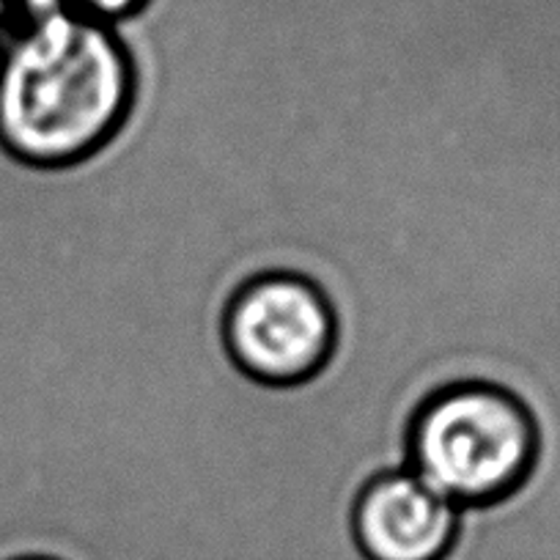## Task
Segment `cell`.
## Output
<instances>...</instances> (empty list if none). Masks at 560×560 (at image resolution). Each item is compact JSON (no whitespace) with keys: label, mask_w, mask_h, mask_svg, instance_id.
<instances>
[{"label":"cell","mask_w":560,"mask_h":560,"mask_svg":"<svg viewBox=\"0 0 560 560\" xmlns=\"http://www.w3.org/2000/svg\"><path fill=\"white\" fill-rule=\"evenodd\" d=\"M135 94L116 25L61 9L0 39V147L20 163H85L127 127Z\"/></svg>","instance_id":"6da1fadb"},{"label":"cell","mask_w":560,"mask_h":560,"mask_svg":"<svg viewBox=\"0 0 560 560\" xmlns=\"http://www.w3.org/2000/svg\"><path fill=\"white\" fill-rule=\"evenodd\" d=\"M547 440L536 409L492 380H456L415 407L404 467L459 511L520 498L541 472Z\"/></svg>","instance_id":"7a4b0ae2"},{"label":"cell","mask_w":560,"mask_h":560,"mask_svg":"<svg viewBox=\"0 0 560 560\" xmlns=\"http://www.w3.org/2000/svg\"><path fill=\"white\" fill-rule=\"evenodd\" d=\"M338 314L308 275L269 269L234 289L220 336L234 369L267 387L311 382L338 349Z\"/></svg>","instance_id":"3957f363"},{"label":"cell","mask_w":560,"mask_h":560,"mask_svg":"<svg viewBox=\"0 0 560 560\" xmlns=\"http://www.w3.org/2000/svg\"><path fill=\"white\" fill-rule=\"evenodd\" d=\"M465 511L440 498L407 467L363 483L352 503V541L363 560H448Z\"/></svg>","instance_id":"277c9868"},{"label":"cell","mask_w":560,"mask_h":560,"mask_svg":"<svg viewBox=\"0 0 560 560\" xmlns=\"http://www.w3.org/2000/svg\"><path fill=\"white\" fill-rule=\"evenodd\" d=\"M149 3L152 0H61V9H72V12L102 20V23L118 28V25L138 20Z\"/></svg>","instance_id":"5b68a950"},{"label":"cell","mask_w":560,"mask_h":560,"mask_svg":"<svg viewBox=\"0 0 560 560\" xmlns=\"http://www.w3.org/2000/svg\"><path fill=\"white\" fill-rule=\"evenodd\" d=\"M14 12H18V3H14V0H0V31L12 23Z\"/></svg>","instance_id":"8992f818"},{"label":"cell","mask_w":560,"mask_h":560,"mask_svg":"<svg viewBox=\"0 0 560 560\" xmlns=\"http://www.w3.org/2000/svg\"><path fill=\"white\" fill-rule=\"evenodd\" d=\"M7 560H61V558H56V555H45V552H25V555H14V558H7Z\"/></svg>","instance_id":"52a82bcc"}]
</instances>
